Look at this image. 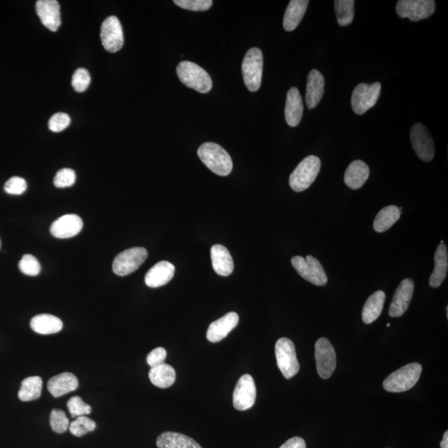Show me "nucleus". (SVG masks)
I'll return each mask as SVG.
<instances>
[{
  "instance_id": "nucleus-1",
  "label": "nucleus",
  "mask_w": 448,
  "mask_h": 448,
  "mask_svg": "<svg viewBox=\"0 0 448 448\" xmlns=\"http://www.w3.org/2000/svg\"><path fill=\"white\" fill-rule=\"evenodd\" d=\"M198 157L208 168L220 176H227L233 170L231 157L223 147L213 142L202 144L198 150Z\"/></svg>"
},
{
  "instance_id": "nucleus-2",
  "label": "nucleus",
  "mask_w": 448,
  "mask_h": 448,
  "mask_svg": "<svg viewBox=\"0 0 448 448\" xmlns=\"http://www.w3.org/2000/svg\"><path fill=\"white\" fill-rule=\"evenodd\" d=\"M177 75L181 83L189 88L200 93L211 91L213 81L211 77L204 68L194 62H181L177 67Z\"/></svg>"
},
{
  "instance_id": "nucleus-3",
  "label": "nucleus",
  "mask_w": 448,
  "mask_h": 448,
  "mask_svg": "<svg viewBox=\"0 0 448 448\" xmlns=\"http://www.w3.org/2000/svg\"><path fill=\"white\" fill-rule=\"evenodd\" d=\"M422 369L421 365L412 363L396 370L384 381L385 391L391 393H402L414 388L420 379Z\"/></svg>"
},
{
  "instance_id": "nucleus-4",
  "label": "nucleus",
  "mask_w": 448,
  "mask_h": 448,
  "mask_svg": "<svg viewBox=\"0 0 448 448\" xmlns=\"http://www.w3.org/2000/svg\"><path fill=\"white\" fill-rule=\"evenodd\" d=\"M321 159L310 155L299 163L290 175L289 185L295 192H302L310 188L321 170Z\"/></svg>"
},
{
  "instance_id": "nucleus-5",
  "label": "nucleus",
  "mask_w": 448,
  "mask_h": 448,
  "mask_svg": "<svg viewBox=\"0 0 448 448\" xmlns=\"http://www.w3.org/2000/svg\"><path fill=\"white\" fill-rule=\"evenodd\" d=\"M263 56L262 51L252 48L248 51L241 64L243 81L250 92L259 91L262 84Z\"/></svg>"
},
{
  "instance_id": "nucleus-6",
  "label": "nucleus",
  "mask_w": 448,
  "mask_h": 448,
  "mask_svg": "<svg viewBox=\"0 0 448 448\" xmlns=\"http://www.w3.org/2000/svg\"><path fill=\"white\" fill-rule=\"evenodd\" d=\"M275 354L278 368L286 379L298 375L300 365L293 342L287 338L279 339L276 343Z\"/></svg>"
},
{
  "instance_id": "nucleus-7",
  "label": "nucleus",
  "mask_w": 448,
  "mask_h": 448,
  "mask_svg": "<svg viewBox=\"0 0 448 448\" xmlns=\"http://www.w3.org/2000/svg\"><path fill=\"white\" fill-rule=\"evenodd\" d=\"M291 265L303 279L313 285L323 287L328 282L324 267L313 256L308 255L306 259L295 256L291 259Z\"/></svg>"
},
{
  "instance_id": "nucleus-8",
  "label": "nucleus",
  "mask_w": 448,
  "mask_h": 448,
  "mask_svg": "<svg viewBox=\"0 0 448 448\" xmlns=\"http://www.w3.org/2000/svg\"><path fill=\"white\" fill-rule=\"evenodd\" d=\"M147 256L146 248L137 247L127 249L119 253L113 261V272L120 276L130 275L142 266Z\"/></svg>"
},
{
  "instance_id": "nucleus-9",
  "label": "nucleus",
  "mask_w": 448,
  "mask_h": 448,
  "mask_svg": "<svg viewBox=\"0 0 448 448\" xmlns=\"http://www.w3.org/2000/svg\"><path fill=\"white\" fill-rule=\"evenodd\" d=\"M381 84L360 83L354 88L352 96V106L357 115H363L377 103L380 95Z\"/></svg>"
},
{
  "instance_id": "nucleus-10",
  "label": "nucleus",
  "mask_w": 448,
  "mask_h": 448,
  "mask_svg": "<svg viewBox=\"0 0 448 448\" xmlns=\"http://www.w3.org/2000/svg\"><path fill=\"white\" fill-rule=\"evenodd\" d=\"M435 8L434 0H399L397 3L396 12L400 18L418 22L434 14Z\"/></svg>"
},
{
  "instance_id": "nucleus-11",
  "label": "nucleus",
  "mask_w": 448,
  "mask_h": 448,
  "mask_svg": "<svg viewBox=\"0 0 448 448\" xmlns=\"http://www.w3.org/2000/svg\"><path fill=\"white\" fill-rule=\"evenodd\" d=\"M315 356L318 375L322 379H329L337 367V354L332 345L327 339H319L315 343Z\"/></svg>"
},
{
  "instance_id": "nucleus-12",
  "label": "nucleus",
  "mask_w": 448,
  "mask_h": 448,
  "mask_svg": "<svg viewBox=\"0 0 448 448\" xmlns=\"http://www.w3.org/2000/svg\"><path fill=\"white\" fill-rule=\"evenodd\" d=\"M410 136L417 155L423 161H431L434 158L435 146L430 132L423 124L416 123L412 127Z\"/></svg>"
},
{
  "instance_id": "nucleus-13",
  "label": "nucleus",
  "mask_w": 448,
  "mask_h": 448,
  "mask_svg": "<svg viewBox=\"0 0 448 448\" xmlns=\"http://www.w3.org/2000/svg\"><path fill=\"white\" fill-rule=\"evenodd\" d=\"M101 40L108 52L116 53L124 44V34L122 23L116 16L105 19L101 28Z\"/></svg>"
},
{
  "instance_id": "nucleus-14",
  "label": "nucleus",
  "mask_w": 448,
  "mask_h": 448,
  "mask_svg": "<svg viewBox=\"0 0 448 448\" xmlns=\"http://www.w3.org/2000/svg\"><path fill=\"white\" fill-rule=\"evenodd\" d=\"M256 398V388L254 380L250 375L241 376L233 392V407L237 410L245 411L253 407Z\"/></svg>"
},
{
  "instance_id": "nucleus-15",
  "label": "nucleus",
  "mask_w": 448,
  "mask_h": 448,
  "mask_svg": "<svg viewBox=\"0 0 448 448\" xmlns=\"http://www.w3.org/2000/svg\"><path fill=\"white\" fill-rule=\"evenodd\" d=\"M414 282L410 278L402 280L393 295L388 314L391 317H401L406 313L412 298Z\"/></svg>"
},
{
  "instance_id": "nucleus-16",
  "label": "nucleus",
  "mask_w": 448,
  "mask_h": 448,
  "mask_svg": "<svg viewBox=\"0 0 448 448\" xmlns=\"http://www.w3.org/2000/svg\"><path fill=\"white\" fill-rule=\"evenodd\" d=\"M83 228V222L76 214H66L53 222L51 233L57 239H70L79 235Z\"/></svg>"
},
{
  "instance_id": "nucleus-17",
  "label": "nucleus",
  "mask_w": 448,
  "mask_h": 448,
  "mask_svg": "<svg viewBox=\"0 0 448 448\" xmlns=\"http://www.w3.org/2000/svg\"><path fill=\"white\" fill-rule=\"evenodd\" d=\"M36 11L42 25L56 32L61 25L60 3L56 0H40L36 3Z\"/></svg>"
},
{
  "instance_id": "nucleus-18",
  "label": "nucleus",
  "mask_w": 448,
  "mask_h": 448,
  "mask_svg": "<svg viewBox=\"0 0 448 448\" xmlns=\"http://www.w3.org/2000/svg\"><path fill=\"white\" fill-rule=\"evenodd\" d=\"M239 317L236 313H229L209 326L207 331L208 341L212 343L220 342L227 337L228 334L239 324Z\"/></svg>"
},
{
  "instance_id": "nucleus-19",
  "label": "nucleus",
  "mask_w": 448,
  "mask_h": 448,
  "mask_svg": "<svg viewBox=\"0 0 448 448\" xmlns=\"http://www.w3.org/2000/svg\"><path fill=\"white\" fill-rule=\"evenodd\" d=\"M175 267L167 261H161L148 271L145 282L148 287L157 288L166 285L172 280Z\"/></svg>"
},
{
  "instance_id": "nucleus-20",
  "label": "nucleus",
  "mask_w": 448,
  "mask_h": 448,
  "mask_svg": "<svg viewBox=\"0 0 448 448\" xmlns=\"http://www.w3.org/2000/svg\"><path fill=\"white\" fill-rule=\"evenodd\" d=\"M325 92V79L318 70H311L307 77L306 101L307 107L314 109L321 101Z\"/></svg>"
},
{
  "instance_id": "nucleus-21",
  "label": "nucleus",
  "mask_w": 448,
  "mask_h": 448,
  "mask_svg": "<svg viewBox=\"0 0 448 448\" xmlns=\"http://www.w3.org/2000/svg\"><path fill=\"white\" fill-rule=\"evenodd\" d=\"M303 100L299 90L292 88L288 91L285 107L287 123L291 127H298L303 116Z\"/></svg>"
},
{
  "instance_id": "nucleus-22",
  "label": "nucleus",
  "mask_w": 448,
  "mask_h": 448,
  "mask_svg": "<svg viewBox=\"0 0 448 448\" xmlns=\"http://www.w3.org/2000/svg\"><path fill=\"white\" fill-rule=\"evenodd\" d=\"M79 388V380L72 373L65 372L51 378L48 389L54 398H60Z\"/></svg>"
},
{
  "instance_id": "nucleus-23",
  "label": "nucleus",
  "mask_w": 448,
  "mask_h": 448,
  "mask_svg": "<svg viewBox=\"0 0 448 448\" xmlns=\"http://www.w3.org/2000/svg\"><path fill=\"white\" fill-rule=\"evenodd\" d=\"M211 260L213 270L218 275L228 276L232 274L235 263L228 248L223 245H213L211 248Z\"/></svg>"
},
{
  "instance_id": "nucleus-24",
  "label": "nucleus",
  "mask_w": 448,
  "mask_h": 448,
  "mask_svg": "<svg viewBox=\"0 0 448 448\" xmlns=\"http://www.w3.org/2000/svg\"><path fill=\"white\" fill-rule=\"evenodd\" d=\"M434 270L430 279V285L438 288L445 280L448 271V252L445 243H440L434 255Z\"/></svg>"
},
{
  "instance_id": "nucleus-25",
  "label": "nucleus",
  "mask_w": 448,
  "mask_h": 448,
  "mask_svg": "<svg viewBox=\"0 0 448 448\" xmlns=\"http://www.w3.org/2000/svg\"><path fill=\"white\" fill-rule=\"evenodd\" d=\"M308 5V0H291L287 8L285 15H284L283 27L285 30L291 32L298 28L306 14Z\"/></svg>"
},
{
  "instance_id": "nucleus-26",
  "label": "nucleus",
  "mask_w": 448,
  "mask_h": 448,
  "mask_svg": "<svg viewBox=\"0 0 448 448\" xmlns=\"http://www.w3.org/2000/svg\"><path fill=\"white\" fill-rule=\"evenodd\" d=\"M369 177V168L364 161H354L345 173V183L352 189H360Z\"/></svg>"
},
{
  "instance_id": "nucleus-27",
  "label": "nucleus",
  "mask_w": 448,
  "mask_h": 448,
  "mask_svg": "<svg viewBox=\"0 0 448 448\" xmlns=\"http://www.w3.org/2000/svg\"><path fill=\"white\" fill-rule=\"evenodd\" d=\"M157 445L158 448H202L193 438L174 432H166L159 435Z\"/></svg>"
},
{
  "instance_id": "nucleus-28",
  "label": "nucleus",
  "mask_w": 448,
  "mask_h": 448,
  "mask_svg": "<svg viewBox=\"0 0 448 448\" xmlns=\"http://www.w3.org/2000/svg\"><path fill=\"white\" fill-rule=\"evenodd\" d=\"M385 299L386 295L383 291H375L367 299L362 311V319L365 324H371L380 317L384 309Z\"/></svg>"
},
{
  "instance_id": "nucleus-29",
  "label": "nucleus",
  "mask_w": 448,
  "mask_h": 448,
  "mask_svg": "<svg viewBox=\"0 0 448 448\" xmlns=\"http://www.w3.org/2000/svg\"><path fill=\"white\" fill-rule=\"evenodd\" d=\"M30 326L31 328L38 334H51L60 332L64 324L55 315L41 314L32 319Z\"/></svg>"
},
{
  "instance_id": "nucleus-30",
  "label": "nucleus",
  "mask_w": 448,
  "mask_h": 448,
  "mask_svg": "<svg viewBox=\"0 0 448 448\" xmlns=\"http://www.w3.org/2000/svg\"><path fill=\"white\" fill-rule=\"evenodd\" d=\"M149 378L155 386L166 388L174 384L176 373L172 366L163 363L150 368Z\"/></svg>"
},
{
  "instance_id": "nucleus-31",
  "label": "nucleus",
  "mask_w": 448,
  "mask_h": 448,
  "mask_svg": "<svg viewBox=\"0 0 448 448\" xmlns=\"http://www.w3.org/2000/svg\"><path fill=\"white\" fill-rule=\"evenodd\" d=\"M399 207L395 205L387 206L378 213L375 221H373V228L377 233H384L393 227L400 219L401 213Z\"/></svg>"
},
{
  "instance_id": "nucleus-32",
  "label": "nucleus",
  "mask_w": 448,
  "mask_h": 448,
  "mask_svg": "<svg viewBox=\"0 0 448 448\" xmlns=\"http://www.w3.org/2000/svg\"><path fill=\"white\" fill-rule=\"evenodd\" d=\"M42 389V380L40 377L32 376L26 378L21 384L18 391V398L23 402H29L40 399Z\"/></svg>"
},
{
  "instance_id": "nucleus-33",
  "label": "nucleus",
  "mask_w": 448,
  "mask_h": 448,
  "mask_svg": "<svg viewBox=\"0 0 448 448\" xmlns=\"http://www.w3.org/2000/svg\"><path fill=\"white\" fill-rule=\"evenodd\" d=\"M334 8L339 25L343 27L352 25L354 15V0H337Z\"/></svg>"
},
{
  "instance_id": "nucleus-34",
  "label": "nucleus",
  "mask_w": 448,
  "mask_h": 448,
  "mask_svg": "<svg viewBox=\"0 0 448 448\" xmlns=\"http://www.w3.org/2000/svg\"><path fill=\"white\" fill-rule=\"evenodd\" d=\"M96 424L94 421L85 416L79 417L70 423L68 430L76 437H83L88 432L94 431Z\"/></svg>"
},
{
  "instance_id": "nucleus-35",
  "label": "nucleus",
  "mask_w": 448,
  "mask_h": 448,
  "mask_svg": "<svg viewBox=\"0 0 448 448\" xmlns=\"http://www.w3.org/2000/svg\"><path fill=\"white\" fill-rule=\"evenodd\" d=\"M50 425L57 434H64L69 428L68 417L61 409H53L50 414Z\"/></svg>"
},
{
  "instance_id": "nucleus-36",
  "label": "nucleus",
  "mask_w": 448,
  "mask_h": 448,
  "mask_svg": "<svg viewBox=\"0 0 448 448\" xmlns=\"http://www.w3.org/2000/svg\"><path fill=\"white\" fill-rule=\"evenodd\" d=\"M18 267L23 274L27 276H38L41 272V265L38 259L33 255L26 254L23 256Z\"/></svg>"
},
{
  "instance_id": "nucleus-37",
  "label": "nucleus",
  "mask_w": 448,
  "mask_h": 448,
  "mask_svg": "<svg viewBox=\"0 0 448 448\" xmlns=\"http://www.w3.org/2000/svg\"><path fill=\"white\" fill-rule=\"evenodd\" d=\"M68 408L70 414L73 418L85 416L91 414L92 408L89 404L85 403L79 396H74L68 401Z\"/></svg>"
},
{
  "instance_id": "nucleus-38",
  "label": "nucleus",
  "mask_w": 448,
  "mask_h": 448,
  "mask_svg": "<svg viewBox=\"0 0 448 448\" xmlns=\"http://www.w3.org/2000/svg\"><path fill=\"white\" fill-rule=\"evenodd\" d=\"M91 83V76L87 69L79 68L74 73L72 79V85L77 92L85 91Z\"/></svg>"
},
{
  "instance_id": "nucleus-39",
  "label": "nucleus",
  "mask_w": 448,
  "mask_h": 448,
  "mask_svg": "<svg viewBox=\"0 0 448 448\" xmlns=\"http://www.w3.org/2000/svg\"><path fill=\"white\" fill-rule=\"evenodd\" d=\"M76 179V173L73 170L62 169L58 171L54 178V185L60 189L68 188L75 184Z\"/></svg>"
},
{
  "instance_id": "nucleus-40",
  "label": "nucleus",
  "mask_w": 448,
  "mask_h": 448,
  "mask_svg": "<svg viewBox=\"0 0 448 448\" xmlns=\"http://www.w3.org/2000/svg\"><path fill=\"white\" fill-rule=\"evenodd\" d=\"M179 7L191 11H207L213 5L212 0H174Z\"/></svg>"
},
{
  "instance_id": "nucleus-41",
  "label": "nucleus",
  "mask_w": 448,
  "mask_h": 448,
  "mask_svg": "<svg viewBox=\"0 0 448 448\" xmlns=\"http://www.w3.org/2000/svg\"><path fill=\"white\" fill-rule=\"evenodd\" d=\"M27 189V182L25 179L21 177H12L6 182L5 190L7 194H13V196H21L25 192Z\"/></svg>"
},
{
  "instance_id": "nucleus-42",
  "label": "nucleus",
  "mask_w": 448,
  "mask_h": 448,
  "mask_svg": "<svg viewBox=\"0 0 448 448\" xmlns=\"http://www.w3.org/2000/svg\"><path fill=\"white\" fill-rule=\"evenodd\" d=\"M70 122H71L70 116L66 113L60 112L51 118L49 127L53 132H60L68 127Z\"/></svg>"
},
{
  "instance_id": "nucleus-43",
  "label": "nucleus",
  "mask_w": 448,
  "mask_h": 448,
  "mask_svg": "<svg viewBox=\"0 0 448 448\" xmlns=\"http://www.w3.org/2000/svg\"><path fill=\"white\" fill-rule=\"evenodd\" d=\"M166 350L162 347H158L152 350L148 354L146 358L147 364L150 366V368L155 367V366L163 364L166 360Z\"/></svg>"
},
{
  "instance_id": "nucleus-44",
  "label": "nucleus",
  "mask_w": 448,
  "mask_h": 448,
  "mask_svg": "<svg viewBox=\"0 0 448 448\" xmlns=\"http://www.w3.org/2000/svg\"><path fill=\"white\" fill-rule=\"evenodd\" d=\"M280 448H306V444L303 438L294 437L287 440Z\"/></svg>"
},
{
  "instance_id": "nucleus-45",
  "label": "nucleus",
  "mask_w": 448,
  "mask_h": 448,
  "mask_svg": "<svg viewBox=\"0 0 448 448\" xmlns=\"http://www.w3.org/2000/svg\"><path fill=\"white\" fill-rule=\"evenodd\" d=\"M441 448H448V432L446 431L443 435V441L440 443Z\"/></svg>"
},
{
  "instance_id": "nucleus-46",
  "label": "nucleus",
  "mask_w": 448,
  "mask_h": 448,
  "mask_svg": "<svg viewBox=\"0 0 448 448\" xmlns=\"http://www.w3.org/2000/svg\"><path fill=\"white\" fill-rule=\"evenodd\" d=\"M389 326H391V324H389V323H388L387 327H389Z\"/></svg>"
},
{
  "instance_id": "nucleus-47",
  "label": "nucleus",
  "mask_w": 448,
  "mask_h": 448,
  "mask_svg": "<svg viewBox=\"0 0 448 448\" xmlns=\"http://www.w3.org/2000/svg\"><path fill=\"white\" fill-rule=\"evenodd\" d=\"M441 243H444V240H442V241H441Z\"/></svg>"
},
{
  "instance_id": "nucleus-48",
  "label": "nucleus",
  "mask_w": 448,
  "mask_h": 448,
  "mask_svg": "<svg viewBox=\"0 0 448 448\" xmlns=\"http://www.w3.org/2000/svg\"><path fill=\"white\" fill-rule=\"evenodd\" d=\"M0 247H1V241H0Z\"/></svg>"
}]
</instances>
